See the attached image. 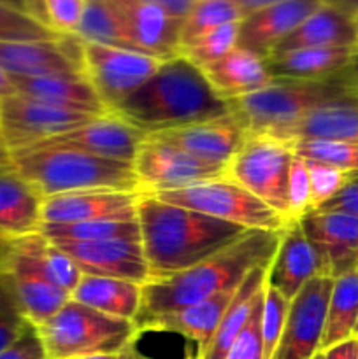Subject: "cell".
I'll use <instances>...</instances> for the list:
<instances>
[{"label": "cell", "instance_id": "f6af8a7d", "mask_svg": "<svg viewBox=\"0 0 358 359\" xmlns=\"http://www.w3.org/2000/svg\"><path fill=\"white\" fill-rule=\"evenodd\" d=\"M265 294V291H263ZM263 297L256 304L248 325L244 326L241 335L235 340L234 347L228 353L227 359H263V346H262V333H260V318H262Z\"/></svg>", "mask_w": 358, "mask_h": 359}, {"label": "cell", "instance_id": "94428289", "mask_svg": "<svg viewBox=\"0 0 358 359\" xmlns=\"http://www.w3.org/2000/svg\"><path fill=\"white\" fill-rule=\"evenodd\" d=\"M357 51H358V48H357Z\"/></svg>", "mask_w": 358, "mask_h": 359}, {"label": "cell", "instance_id": "5bb4252c", "mask_svg": "<svg viewBox=\"0 0 358 359\" xmlns=\"http://www.w3.org/2000/svg\"><path fill=\"white\" fill-rule=\"evenodd\" d=\"M65 252L83 276L130 280L144 286L150 283V269L140 241L111 238L93 242H53Z\"/></svg>", "mask_w": 358, "mask_h": 359}, {"label": "cell", "instance_id": "f546056e", "mask_svg": "<svg viewBox=\"0 0 358 359\" xmlns=\"http://www.w3.org/2000/svg\"><path fill=\"white\" fill-rule=\"evenodd\" d=\"M70 300L100 314L133 323L140 311L142 286L130 280L83 276L70 294Z\"/></svg>", "mask_w": 358, "mask_h": 359}, {"label": "cell", "instance_id": "1f68e13d", "mask_svg": "<svg viewBox=\"0 0 358 359\" xmlns=\"http://www.w3.org/2000/svg\"><path fill=\"white\" fill-rule=\"evenodd\" d=\"M358 319V270L333 279L326 309L325 332L321 339V353L340 342L353 339Z\"/></svg>", "mask_w": 358, "mask_h": 359}, {"label": "cell", "instance_id": "30bf717a", "mask_svg": "<svg viewBox=\"0 0 358 359\" xmlns=\"http://www.w3.org/2000/svg\"><path fill=\"white\" fill-rule=\"evenodd\" d=\"M161 63L164 60L144 53L91 42H83L81 53L83 74L107 112H112L126 98L132 97L151 76H154Z\"/></svg>", "mask_w": 358, "mask_h": 359}, {"label": "cell", "instance_id": "8992f818", "mask_svg": "<svg viewBox=\"0 0 358 359\" xmlns=\"http://www.w3.org/2000/svg\"><path fill=\"white\" fill-rule=\"evenodd\" d=\"M48 359H76L93 354H118L137 339L132 321L100 314L69 300L53 318L37 325Z\"/></svg>", "mask_w": 358, "mask_h": 359}, {"label": "cell", "instance_id": "44dd1931", "mask_svg": "<svg viewBox=\"0 0 358 359\" xmlns=\"http://www.w3.org/2000/svg\"><path fill=\"white\" fill-rule=\"evenodd\" d=\"M323 2L325 0H270L269 6L241 21L237 48L267 60L274 48Z\"/></svg>", "mask_w": 358, "mask_h": 359}, {"label": "cell", "instance_id": "ba28073f", "mask_svg": "<svg viewBox=\"0 0 358 359\" xmlns=\"http://www.w3.org/2000/svg\"><path fill=\"white\" fill-rule=\"evenodd\" d=\"M293 158L290 142L267 135H248L228 163L227 179L251 193L291 224L286 186Z\"/></svg>", "mask_w": 358, "mask_h": 359}, {"label": "cell", "instance_id": "60d3db41", "mask_svg": "<svg viewBox=\"0 0 358 359\" xmlns=\"http://www.w3.org/2000/svg\"><path fill=\"white\" fill-rule=\"evenodd\" d=\"M305 165H307L309 182H311V210H316L330 198H333L354 174V172L340 170V168L312 160H305Z\"/></svg>", "mask_w": 358, "mask_h": 359}, {"label": "cell", "instance_id": "11a10c76", "mask_svg": "<svg viewBox=\"0 0 358 359\" xmlns=\"http://www.w3.org/2000/svg\"><path fill=\"white\" fill-rule=\"evenodd\" d=\"M0 163H7V151L2 146V142H0Z\"/></svg>", "mask_w": 358, "mask_h": 359}, {"label": "cell", "instance_id": "cb8c5ba5", "mask_svg": "<svg viewBox=\"0 0 358 359\" xmlns=\"http://www.w3.org/2000/svg\"><path fill=\"white\" fill-rule=\"evenodd\" d=\"M42 200L9 163H0V242L37 235L42 226Z\"/></svg>", "mask_w": 358, "mask_h": 359}, {"label": "cell", "instance_id": "6da1fadb", "mask_svg": "<svg viewBox=\"0 0 358 359\" xmlns=\"http://www.w3.org/2000/svg\"><path fill=\"white\" fill-rule=\"evenodd\" d=\"M137 224L150 280L186 272L251 231L146 193L137 203Z\"/></svg>", "mask_w": 358, "mask_h": 359}, {"label": "cell", "instance_id": "d6a6232c", "mask_svg": "<svg viewBox=\"0 0 358 359\" xmlns=\"http://www.w3.org/2000/svg\"><path fill=\"white\" fill-rule=\"evenodd\" d=\"M74 35L83 42L132 51L114 0H86L79 27Z\"/></svg>", "mask_w": 358, "mask_h": 359}, {"label": "cell", "instance_id": "6f0895ef", "mask_svg": "<svg viewBox=\"0 0 358 359\" xmlns=\"http://www.w3.org/2000/svg\"><path fill=\"white\" fill-rule=\"evenodd\" d=\"M2 256H4V242H0V269H2Z\"/></svg>", "mask_w": 358, "mask_h": 359}, {"label": "cell", "instance_id": "83f0119b", "mask_svg": "<svg viewBox=\"0 0 358 359\" xmlns=\"http://www.w3.org/2000/svg\"><path fill=\"white\" fill-rule=\"evenodd\" d=\"M325 139L358 144V88L330 104L319 105L295 123L279 140Z\"/></svg>", "mask_w": 358, "mask_h": 359}, {"label": "cell", "instance_id": "5b68a950", "mask_svg": "<svg viewBox=\"0 0 358 359\" xmlns=\"http://www.w3.org/2000/svg\"><path fill=\"white\" fill-rule=\"evenodd\" d=\"M351 88L353 84L343 74L319 83L274 81L256 93L228 102V109L241 123L246 135L281 139L307 112L339 100L350 93Z\"/></svg>", "mask_w": 358, "mask_h": 359}, {"label": "cell", "instance_id": "8fae6325", "mask_svg": "<svg viewBox=\"0 0 358 359\" xmlns=\"http://www.w3.org/2000/svg\"><path fill=\"white\" fill-rule=\"evenodd\" d=\"M140 193H164L227 177V165L200 160L179 147L147 135L133 158Z\"/></svg>", "mask_w": 358, "mask_h": 359}, {"label": "cell", "instance_id": "484cf974", "mask_svg": "<svg viewBox=\"0 0 358 359\" xmlns=\"http://www.w3.org/2000/svg\"><path fill=\"white\" fill-rule=\"evenodd\" d=\"M18 95L35 98L56 107L84 114H109L84 74H55V76L21 77L9 76Z\"/></svg>", "mask_w": 358, "mask_h": 359}, {"label": "cell", "instance_id": "bcb514c9", "mask_svg": "<svg viewBox=\"0 0 358 359\" xmlns=\"http://www.w3.org/2000/svg\"><path fill=\"white\" fill-rule=\"evenodd\" d=\"M0 359H48L37 326L28 323L18 340H14L7 349L0 353Z\"/></svg>", "mask_w": 358, "mask_h": 359}, {"label": "cell", "instance_id": "d590c367", "mask_svg": "<svg viewBox=\"0 0 358 359\" xmlns=\"http://www.w3.org/2000/svg\"><path fill=\"white\" fill-rule=\"evenodd\" d=\"M62 35L55 34L32 18L16 2H0V44L9 42H53Z\"/></svg>", "mask_w": 358, "mask_h": 359}, {"label": "cell", "instance_id": "ee69618b", "mask_svg": "<svg viewBox=\"0 0 358 359\" xmlns=\"http://www.w3.org/2000/svg\"><path fill=\"white\" fill-rule=\"evenodd\" d=\"M42 265H44L49 280L69 294H72V291L76 290L81 277H83L76 263L48 238H46L44 248H42Z\"/></svg>", "mask_w": 358, "mask_h": 359}, {"label": "cell", "instance_id": "f1b7e54d", "mask_svg": "<svg viewBox=\"0 0 358 359\" xmlns=\"http://www.w3.org/2000/svg\"><path fill=\"white\" fill-rule=\"evenodd\" d=\"M357 48H307L267 58L274 81L319 83L340 76L350 67Z\"/></svg>", "mask_w": 358, "mask_h": 359}, {"label": "cell", "instance_id": "c3c4849f", "mask_svg": "<svg viewBox=\"0 0 358 359\" xmlns=\"http://www.w3.org/2000/svg\"><path fill=\"white\" fill-rule=\"evenodd\" d=\"M158 2H160V6L164 7L165 13L172 20L185 23V20L190 16L193 7H195L197 0H158Z\"/></svg>", "mask_w": 358, "mask_h": 359}, {"label": "cell", "instance_id": "52a82bcc", "mask_svg": "<svg viewBox=\"0 0 358 359\" xmlns=\"http://www.w3.org/2000/svg\"><path fill=\"white\" fill-rule=\"evenodd\" d=\"M151 195L172 205L185 207L246 230L283 231L290 226L279 214L227 177Z\"/></svg>", "mask_w": 358, "mask_h": 359}, {"label": "cell", "instance_id": "d4e9b609", "mask_svg": "<svg viewBox=\"0 0 358 359\" xmlns=\"http://www.w3.org/2000/svg\"><path fill=\"white\" fill-rule=\"evenodd\" d=\"M235 291L237 290L227 291V293L216 294V297L200 302V304L147 319L135 328L137 335L142 332L179 333L185 339L197 344V356L193 359L200 358L213 340L225 312L230 307Z\"/></svg>", "mask_w": 358, "mask_h": 359}, {"label": "cell", "instance_id": "9c48e42d", "mask_svg": "<svg viewBox=\"0 0 358 359\" xmlns=\"http://www.w3.org/2000/svg\"><path fill=\"white\" fill-rule=\"evenodd\" d=\"M46 238L41 233L4 242L0 272L11 283L21 311L32 325H41L56 314L70 294L49 280L42 265V248Z\"/></svg>", "mask_w": 358, "mask_h": 359}, {"label": "cell", "instance_id": "91938a15", "mask_svg": "<svg viewBox=\"0 0 358 359\" xmlns=\"http://www.w3.org/2000/svg\"><path fill=\"white\" fill-rule=\"evenodd\" d=\"M314 359H323V353H318V354H316Z\"/></svg>", "mask_w": 358, "mask_h": 359}, {"label": "cell", "instance_id": "2e32d148", "mask_svg": "<svg viewBox=\"0 0 358 359\" xmlns=\"http://www.w3.org/2000/svg\"><path fill=\"white\" fill-rule=\"evenodd\" d=\"M132 51L158 60L181 56L183 23L168 16L158 0H114Z\"/></svg>", "mask_w": 358, "mask_h": 359}, {"label": "cell", "instance_id": "681fc988", "mask_svg": "<svg viewBox=\"0 0 358 359\" xmlns=\"http://www.w3.org/2000/svg\"><path fill=\"white\" fill-rule=\"evenodd\" d=\"M323 359H358V340L350 339L323 351Z\"/></svg>", "mask_w": 358, "mask_h": 359}, {"label": "cell", "instance_id": "7dc6e473", "mask_svg": "<svg viewBox=\"0 0 358 359\" xmlns=\"http://www.w3.org/2000/svg\"><path fill=\"white\" fill-rule=\"evenodd\" d=\"M316 210H325V212H344L358 217V172L351 175L350 182L337 193L333 198L323 203Z\"/></svg>", "mask_w": 358, "mask_h": 359}, {"label": "cell", "instance_id": "db71d44e", "mask_svg": "<svg viewBox=\"0 0 358 359\" xmlns=\"http://www.w3.org/2000/svg\"><path fill=\"white\" fill-rule=\"evenodd\" d=\"M76 359H118V354H93V356H84Z\"/></svg>", "mask_w": 358, "mask_h": 359}, {"label": "cell", "instance_id": "277c9868", "mask_svg": "<svg viewBox=\"0 0 358 359\" xmlns=\"http://www.w3.org/2000/svg\"><path fill=\"white\" fill-rule=\"evenodd\" d=\"M7 163L48 198L90 189L140 193L132 163L63 147L32 146L7 153Z\"/></svg>", "mask_w": 358, "mask_h": 359}, {"label": "cell", "instance_id": "74e56055", "mask_svg": "<svg viewBox=\"0 0 358 359\" xmlns=\"http://www.w3.org/2000/svg\"><path fill=\"white\" fill-rule=\"evenodd\" d=\"M290 144L293 153L304 160L319 161L346 172H358V144L325 139L295 140Z\"/></svg>", "mask_w": 358, "mask_h": 359}, {"label": "cell", "instance_id": "ab89813d", "mask_svg": "<svg viewBox=\"0 0 358 359\" xmlns=\"http://www.w3.org/2000/svg\"><path fill=\"white\" fill-rule=\"evenodd\" d=\"M290 304L291 302H288L283 294H279L276 290L267 286L265 283L262 318H260L263 359H272L274 351H276L281 335H283L284 325H286Z\"/></svg>", "mask_w": 358, "mask_h": 359}, {"label": "cell", "instance_id": "f35d334b", "mask_svg": "<svg viewBox=\"0 0 358 359\" xmlns=\"http://www.w3.org/2000/svg\"><path fill=\"white\" fill-rule=\"evenodd\" d=\"M239 28H241V21L216 28L186 46L181 51V56H185L199 69L216 63L239 46Z\"/></svg>", "mask_w": 358, "mask_h": 359}, {"label": "cell", "instance_id": "d6986e66", "mask_svg": "<svg viewBox=\"0 0 358 359\" xmlns=\"http://www.w3.org/2000/svg\"><path fill=\"white\" fill-rule=\"evenodd\" d=\"M81 53L83 42L76 35L53 42H9L0 44V69L21 77L83 74Z\"/></svg>", "mask_w": 358, "mask_h": 359}, {"label": "cell", "instance_id": "e575fe53", "mask_svg": "<svg viewBox=\"0 0 358 359\" xmlns=\"http://www.w3.org/2000/svg\"><path fill=\"white\" fill-rule=\"evenodd\" d=\"M242 21L237 0H197L195 7L183 23L181 51L216 28Z\"/></svg>", "mask_w": 358, "mask_h": 359}, {"label": "cell", "instance_id": "836d02e7", "mask_svg": "<svg viewBox=\"0 0 358 359\" xmlns=\"http://www.w3.org/2000/svg\"><path fill=\"white\" fill-rule=\"evenodd\" d=\"M39 233L49 242H93L111 238L140 241L139 224L135 221H90L76 224H42Z\"/></svg>", "mask_w": 358, "mask_h": 359}, {"label": "cell", "instance_id": "9a60e30c", "mask_svg": "<svg viewBox=\"0 0 358 359\" xmlns=\"http://www.w3.org/2000/svg\"><path fill=\"white\" fill-rule=\"evenodd\" d=\"M146 137V133L140 132L139 128L109 112V114L97 116L70 132L42 140L34 146L63 147V149L83 151L107 160L133 163L137 149Z\"/></svg>", "mask_w": 358, "mask_h": 359}, {"label": "cell", "instance_id": "ac0fdd59", "mask_svg": "<svg viewBox=\"0 0 358 359\" xmlns=\"http://www.w3.org/2000/svg\"><path fill=\"white\" fill-rule=\"evenodd\" d=\"M330 279L358 270V217L344 212L311 210L300 221Z\"/></svg>", "mask_w": 358, "mask_h": 359}, {"label": "cell", "instance_id": "816d5d0a", "mask_svg": "<svg viewBox=\"0 0 358 359\" xmlns=\"http://www.w3.org/2000/svg\"><path fill=\"white\" fill-rule=\"evenodd\" d=\"M118 359H151V358L140 354L139 349L135 347V340H132L128 346H125L121 351H119Z\"/></svg>", "mask_w": 358, "mask_h": 359}, {"label": "cell", "instance_id": "b9f144b4", "mask_svg": "<svg viewBox=\"0 0 358 359\" xmlns=\"http://www.w3.org/2000/svg\"><path fill=\"white\" fill-rule=\"evenodd\" d=\"M27 316L7 277L0 272V353L11 346L28 326Z\"/></svg>", "mask_w": 358, "mask_h": 359}, {"label": "cell", "instance_id": "f5cc1de1", "mask_svg": "<svg viewBox=\"0 0 358 359\" xmlns=\"http://www.w3.org/2000/svg\"><path fill=\"white\" fill-rule=\"evenodd\" d=\"M343 76L346 77V81H350L353 86L358 88V51L354 53V56H353V60H351L350 67L344 70Z\"/></svg>", "mask_w": 358, "mask_h": 359}, {"label": "cell", "instance_id": "9f6ffc18", "mask_svg": "<svg viewBox=\"0 0 358 359\" xmlns=\"http://www.w3.org/2000/svg\"><path fill=\"white\" fill-rule=\"evenodd\" d=\"M353 18H354V23H357V28H358V4L354 6V9H353Z\"/></svg>", "mask_w": 358, "mask_h": 359}, {"label": "cell", "instance_id": "4316f807", "mask_svg": "<svg viewBox=\"0 0 358 359\" xmlns=\"http://www.w3.org/2000/svg\"><path fill=\"white\" fill-rule=\"evenodd\" d=\"M200 70L214 93L227 104L256 93L274 83L267 60L242 48H235L225 58Z\"/></svg>", "mask_w": 358, "mask_h": 359}, {"label": "cell", "instance_id": "603a6c76", "mask_svg": "<svg viewBox=\"0 0 358 359\" xmlns=\"http://www.w3.org/2000/svg\"><path fill=\"white\" fill-rule=\"evenodd\" d=\"M151 137L179 147L200 160L227 165L239 153L246 140V132L241 123L232 114L211 121L197 123L171 132L153 133Z\"/></svg>", "mask_w": 358, "mask_h": 359}, {"label": "cell", "instance_id": "4fadbf2b", "mask_svg": "<svg viewBox=\"0 0 358 359\" xmlns=\"http://www.w3.org/2000/svg\"><path fill=\"white\" fill-rule=\"evenodd\" d=\"M333 279L316 277L291 300L286 325L272 359H314L321 353L326 309Z\"/></svg>", "mask_w": 358, "mask_h": 359}, {"label": "cell", "instance_id": "e0dca14e", "mask_svg": "<svg viewBox=\"0 0 358 359\" xmlns=\"http://www.w3.org/2000/svg\"><path fill=\"white\" fill-rule=\"evenodd\" d=\"M140 193L90 189L53 195L42 200V224H76L90 221H135Z\"/></svg>", "mask_w": 358, "mask_h": 359}, {"label": "cell", "instance_id": "8d00e7d4", "mask_svg": "<svg viewBox=\"0 0 358 359\" xmlns=\"http://www.w3.org/2000/svg\"><path fill=\"white\" fill-rule=\"evenodd\" d=\"M86 0H41L21 2L32 18L58 35H74L79 27Z\"/></svg>", "mask_w": 358, "mask_h": 359}, {"label": "cell", "instance_id": "680465c9", "mask_svg": "<svg viewBox=\"0 0 358 359\" xmlns=\"http://www.w3.org/2000/svg\"><path fill=\"white\" fill-rule=\"evenodd\" d=\"M353 339L358 340V319H357V325H354V330H353Z\"/></svg>", "mask_w": 358, "mask_h": 359}, {"label": "cell", "instance_id": "f907efd6", "mask_svg": "<svg viewBox=\"0 0 358 359\" xmlns=\"http://www.w3.org/2000/svg\"><path fill=\"white\" fill-rule=\"evenodd\" d=\"M16 95V90L13 86V81H11L9 74L4 69H0V100L7 97H13Z\"/></svg>", "mask_w": 358, "mask_h": 359}, {"label": "cell", "instance_id": "7402d4cb", "mask_svg": "<svg viewBox=\"0 0 358 359\" xmlns=\"http://www.w3.org/2000/svg\"><path fill=\"white\" fill-rule=\"evenodd\" d=\"M354 6L357 4L323 2L319 9L274 48L270 56L307 48H358Z\"/></svg>", "mask_w": 358, "mask_h": 359}, {"label": "cell", "instance_id": "7a4b0ae2", "mask_svg": "<svg viewBox=\"0 0 358 359\" xmlns=\"http://www.w3.org/2000/svg\"><path fill=\"white\" fill-rule=\"evenodd\" d=\"M283 231L251 230L230 248L223 249L186 272L168 279L146 283L142 286L139 316L133 321L135 328L151 318L237 290L253 270L270 265Z\"/></svg>", "mask_w": 358, "mask_h": 359}, {"label": "cell", "instance_id": "3957f363", "mask_svg": "<svg viewBox=\"0 0 358 359\" xmlns=\"http://www.w3.org/2000/svg\"><path fill=\"white\" fill-rule=\"evenodd\" d=\"M111 114L125 119L146 135L185 128L230 114L199 67L185 56L165 60L132 97Z\"/></svg>", "mask_w": 358, "mask_h": 359}, {"label": "cell", "instance_id": "7bdbcfd3", "mask_svg": "<svg viewBox=\"0 0 358 359\" xmlns=\"http://www.w3.org/2000/svg\"><path fill=\"white\" fill-rule=\"evenodd\" d=\"M286 198L290 223H297L305 214L311 212V182H309L307 165L304 158L297 154L291 161L290 174H288Z\"/></svg>", "mask_w": 358, "mask_h": 359}, {"label": "cell", "instance_id": "ffe728a7", "mask_svg": "<svg viewBox=\"0 0 358 359\" xmlns=\"http://www.w3.org/2000/svg\"><path fill=\"white\" fill-rule=\"evenodd\" d=\"M316 277H329L325 265L298 221L291 223L281 235L277 251L267 270V286L291 302Z\"/></svg>", "mask_w": 358, "mask_h": 359}, {"label": "cell", "instance_id": "7c38bea8", "mask_svg": "<svg viewBox=\"0 0 358 359\" xmlns=\"http://www.w3.org/2000/svg\"><path fill=\"white\" fill-rule=\"evenodd\" d=\"M93 118L97 116L56 107L16 93L0 100V142L11 153L70 132Z\"/></svg>", "mask_w": 358, "mask_h": 359}, {"label": "cell", "instance_id": "4dcf8cb0", "mask_svg": "<svg viewBox=\"0 0 358 359\" xmlns=\"http://www.w3.org/2000/svg\"><path fill=\"white\" fill-rule=\"evenodd\" d=\"M267 270H269V265L258 266L242 280V284L235 291L230 307L227 309L216 333H214L213 340L209 342L207 349L204 351L202 356L197 359H227L237 337L241 335L244 326L248 325L256 304L263 297Z\"/></svg>", "mask_w": 358, "mask_h": 359}]
</instances>
